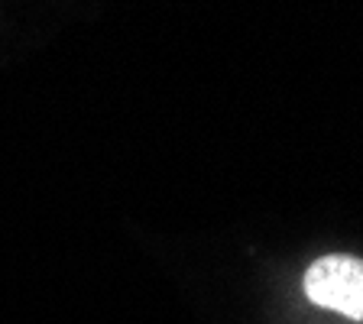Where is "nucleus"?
I'll list each match as a JSON object with an SVG mask.
<instances>
[{
  "instance_id": "1",
  "label": "nucleus",
  "mask_w": 363,
  "mask_h": 324,
  "mask_svg": "<svg viewBox=\"0 0 363 324\" xmlns=\"http://www.w3.org/2000/svg\"><path fill=\"white\" fill-rule=\"evenodd\" d=\"M305 295L321 308L363 321V259L321 257L305 272Z\"/></svg>"
}]
</instances>
